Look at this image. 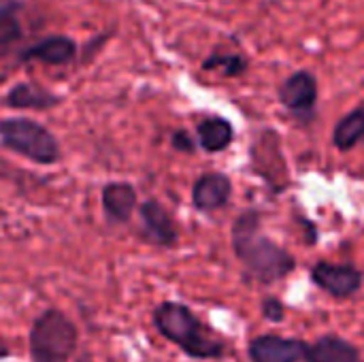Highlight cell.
Returning <instances> with one entry per match:
<instances>
[{"label":"cell","instance_id":"obj_13","mask_svg":"<svg viewBox=\"0 0 364 362\" xmlns=\"http://www.w3.org/2000/svg\"><path fill=\"white\" fill-rule=\"evenodd\" d=\"M60 98L32 83H17L4 96V105L13 109H49L55 107Z\"/></svg>","mask_w":364,"mask_h":362},{"label":"cell","instance_id":"obj_4","mask_svg":"<svg viewBox=\"0 0 364 362\" xmlns=\"http://www.w3.org/2000/svg\"><path fill=\"white\" fill-rule=\"evenodd\" d=\"M0 141L6 149L21 154L36 164H53L60 160L55 137L41 124L28 117L0 119Z\"/></svg>","mask_w":364,"mask_h":362},{"label":"cell","instance_id":"obj_1","mask_svg":"<svg viewBox=\"0 0 364 362\" xmlns=\"http://www.w3.org/2000/svg\"><path fill=\"white\" fill-rule=\"evenodd\" d=\"M232 247L247 273L262 284L284 280L294 269V258L260 233V215L245 211L232 226Z\"/></svg>","mask_w":364,"mask_h":362},{"label":"cell","instance_id":"obj_3","mask_svg":"<svg viewBox=\"0 0 364 362\" xmlns=\"http://www.w3.org/2000/svg\"><path fill=\"white\" fill-rule=\"evenodd\" d=\"M77 348L75 324L58 309H47L30 331L32 362H68Z\"/></svg>","mask_w":364,"mask_h":362},{"label":"cell","instance_id":"obj_18","mask_svg":"<svg viewBox=\"0 0 364 362\" xmlns=\"http://www.w3.org/2000/svg\"><path fill=\"white\" fill-rule=\"evenodd\" d=\"M262 314L271 322H282L284 320V305L277 299H267L262 303Z\"/></svg>","mask_w":364,"mask_h":362},{"label":"cell","instance_id":"obj_10","mask_svg":"<svg viewBox=\"0 0 364 362\" xmlns=\"http://www.w3.org/2000/svg\"><path fill=\"white\" fill-rule=\"evenodd\" d=\"M307 362H364L358 350L341 337L326 335L311 346H305Z\"/></svg>","mask_w":364,"mask_h":362},{"label":"cell","instance_id":"obj_12","mask_svg":"<svg viewBox=\"0 0 364 362\" xmlns=\"http://www.w3.org/2000/svg\"><path fill=\"white\" fill-rule=\"evenodd\" d=\"M102 207L111 220L128 222L136 207V190L124 181L107 183L102 190Z\"/></svg>","mask_w":364,"mask_h":362},{"label":"cell","instance_id":"obj_8","mask_svg":"<svg viewBox=\"0 0 364 362\" xmlns=\"http://www.w3.org/2000/svg\"><path fill=\"white\" fill-rule=\"evenodd\" d=\"M232 192V183L226 175L222 173H207L198 177L192 190V201L194 207L200 211H215L222 209Z\"/></svg>","mask_w":364,"mask_h":362},{"label":"cell","instance_id":"obj_19","mask_svg":"<svg viewBox=\"0 0 364 362\" xmlns=\"http://www.w3.org/2000/svg\"><path fill=\"white\" fill-rule=\"evenodd\" d=\"M173 147L179 149V151H192V149H194V141L190 139L188 132L179 130V132L173 134Z\"/></svg>","mask_w":364,"mask_h":362},{"label":"cell","instance_id":"obj_21","mask_svg":"<svg viewBox=\"0 0 364 362\" xmlns=\"http://www.w3.org/2000/svg\"><path fill=\"white\" fill-rule=\"evenodd\" d=\"M0 2H4V0H0Z\"/></svg>","mask_w":364,"mask_h":362},{"label":"cell","instance_id":"obj_17","mask_svg":"<svg viewBox=\"0 0 364 362\" xmlns=\"http://www.w3.org/2000/svg\"><path fill=\"white\" fill-rule=\"evenodd\" d=\"M203 66H205L207 70H209V68H224V73L232 77V75L243 73L245 66H247V62H245L241 55H211Z\"/></svg>","mask_w":364,"mask_h":362},{"label":"cell","instance_id":"obj_11","mask_svg":"<svg viewBox=\"0 0 364 362\" xmlns=\"http://www.w3.org/2000/svg\"><path fill=\"white\" fill-rule=\"evenodd\" d=\"M77 55V45L68 36H49L23 51V60H41L45 64H68Z\"/></svg>","mask_w":364,"mask_h":362},{"label":"cell","instance_id":"obj_15","mask_svg":"<svg viewBox=\"0 0 364 362\" xmlns=\"http://www.w3.org/2000/svg\"><path fill=\"white\" fill-rule=\"evenodd\" d=\"M333 141L339 149H352L354 145H358L364 141V107L354 109L352 113H348L333 132Z\"/></svg>","mask_w":364,"mask_h":362},{"label":"cell","instance_id":"obj_5","mask_svg":"<svg viewBox=\"0 0 364 362\" xmlns=\"http://www.w3.org/2000/svg\"><path fill=\"white\" fill-rule=\"evenodd\" d=\"M311 280L328 294L337 299L352 297L363 286V273L352 265H331L318 262L311 269Z\"/></svg>","mask_w":364,"mask_h":362},{"label":"cell","instance_id":"obj_9","mask_svg":"<svg viewBox=\"0 0 364 362\" xmlns=\"http://www.w3.org/2000/svg\"><path fill=\"white\" fill-rule=\"evenodd\" d=\"M141 220L145 228V237L158 245H173L177 241V230L158 201H147L141 207Z\"/></svg>","mask_w":364,"mask_h":362},{"label":"cell","instance_id":"obj_2","mask_svg":"<svg viewBox=\"0 0 364 362\" xmlns=\"http://www.w3.org/2000/svg\"><path fill=\"white\" fill-rule=\"evenodd\" d=\"M154 324L162 337L194 358H220L224 344L213 339L200 320L181 303H162L154 312Z\"/></svg>","mask_w":364,"mask_h":362},{"label":"cell","instance_id":"obj_6","mask_svg":"<svg viewBox=\"0 0 364 362\" xmlns=\"http://www.w3.org/2000/svg\"><path fill=\"white\" fill-rule=\"evenodd\" d=\"M279 100L282 105L292 111L294 115L309 117L318 102V81L311 73L301 70L288 77L279 87Z\"/></svg>","mask_w":364,"mask_h":362},{"label":"cell","instance_id":"obj_7","mask_svg":"<svg viewBox=\"0 0 364 362\" xmlns=\"http://www.w3.org/2000/svg\"><path fill=\"white\" fill-rule=\"evenodd\" d=\"M305 356V344L277 335L256 337L250 346L252 362H299Z\"/></svg>","mask_w":364,"mask_h":362},{"label":"cell","instance_id":"obj_16","mask_svg":"<svg viewBox=\"0 0 364 362\" xmlns=\"http://www.w3.org/2000/svg\"><path fill=\"white\" fill-rule=\"evenodd\" d=\"M21 38V26L17 19V6L9 4L0 9V55H4Z\"/></svg>","mask_w":364,"mask_h":362},{"label":"cell","instance_id":"obj_20","mask_svg":"<svg viewBox=\"0 0 364 362\" xmlns=\"http://www.w3.org/2000/svg\"><path fill=\"white\" fill-rule=\"evenodd\" d=\"M4 356H9V348H6L4 339L0 337V358H4Z\"/></svg>","mask_w":364,"mask_h":362},{"label":"cell","instance_id":"obj_14","mask_svg":"<svg viewBox=\"0 0 364 362\" xmlns=\"http://www.w3.org/2000/svg\"><path fill=\"white\" fill-rule=\"evenodd\" d=\"M198 141L207 151H222L232 141V126L224 117H209L198 124Z\"/></svg>","mask_w":364,"mask_h":362}]
</instances>
